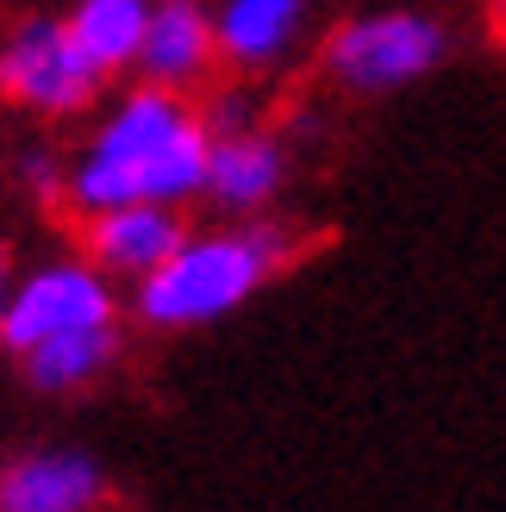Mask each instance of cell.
<instances>
[{"label":"cell","instance_id":"cell-2","mask_svg":"<svg viewBox=\"0 0 506 512\" xmlns=\"http://www.w3.org/2000/svg\"><path fill=\"white\" fill-rule=\"evenodd\" d=\"M300 256H307V238L282 213L188 225L182 244L163 256V269L125 288V319L150 338H194V331L238 319L250 300H263Z\"/></svg>","mask_w":506,"mask_h":512},{"label":"cell","instance_id":"cell-9","mask_svg":"<svg viewBox=\"0 0 506 512\" xmlns=\"http://www.w3.org/2000/svg\"><path fill=\"white\" fill-rule=\"evenodd\" d=\"M132 82H157L175 94H207L219 82V44H213L207 0H157L150 7V32H144Z\"/></svg>","mask_w":506,"mask_h":512},{"label":"cell","instance_id":"cell-1","mask_svg":"<svg viewBox=\"0 0 506 512\" xmlns=\"http://www.w3.org/2000/svg\"><path fill=\"white\" fill-rule=\"evenodd\" d=\"M213 132L200 94H175L157 82H113L107 100L82 119L69 144L63 213L94 219L113 207H200Z\"/></svg>","mask_w":506,"mask_h":512},{"label":"cell","instance_id":"cell-3","mask_svg":"<svg viewBox=\"0 0 506 512\" xmlns=\"http://www.w3.org/2000/svg\"><path fill=\"white\" fill-rule=\"evenodd\" d=\"M457 57V25L444 7L425 0H375V7H350L319 32L313 69L319 82L344 100H388Z\"/></svg>","mask_w":506,"mask_h":512},{"label":"cell","instance_id":"cell-4","mask_svg":"<svg viewBox=\"0 0 506 512\" xmlns=\"http://www.w3.org/2000/svg\"><path fill=\"white\" fill-rule=\"evenodd\" d=\"M107 88L113 82L75 50L63 7H19L0 19V113L25 119L32 132H57L82 125Z\"/></svg>","mask_w":506,"mask_h":512},{"label":"cell","instance_id":"cell-10","mask_svg":"<svg viewBox=\"0 0 506 512\" xmlns=\"http://www.w3.org/2000/svg\"><path fill=\"white\" fill-rule=\"evenodd\" d=\"M188 213L175 207H113L94 219H75V250L94 269H107L119 288H138L150 269H163V256L182 244Z\"/></svg>","mask_w":506,"mask_h":512},{"label":"cell","instance_id":"cell-11","mask_svg":"<svg viewBox=\"0 0 506 512\" xmlns=\"http://www.w3.org/2000/svg\"><path fill=\"white\" fill-rule=\"evenodd\" d=\"M119 363H125V331H94V338H69V344L19 356L13 375L38 400H82L94 388H107L119 375Z\"/></svg>","mask_w":506,"mask_h":512},{"label":"cell","instance_id":"cell-12","mask_svg":"<svg viewBox=\"0 0 506 512\" xmlns=\"http://www.w3.org/2000/svg\"><path fill=\"white\" fill-rule=\"evenodd\" d=\"M150 7L157 0H63V25H69L75 50L107 82H132L144 32H150Z\"/></svg>","mask_w":506,"mask_h":512},{"label":"cell","instance_id":"cell-13","mask_svg":"<svg viewBox=\"0 0 506 512\" xmlns=\"http://www.w3.org/2000/svg\"><path fill=\"white\" fill-rule=\"evenodd\" d=\"M7 182L19 200H32V207H63V188H69V150L50 144L44 132H32L25 144H13L7 157Z\"/></svg>","mask_w":506,"mask_h":512},{"label":"cell","instance_id":"cell-6","mask_svg":"<svg viewBox=\"0 0 506 512\" xmlns=\"http://www.w3.org/2000/svg\"><path fill=\"white\" fill-rule=\"evenodd\" d=\"M213 7V44L225 82L269 88L307 57L319 0H207Z\"/></svg>","mask_w":506,"mask_h":512},{"label":"cell","instance_id":"cell-15","mask_svg":"<svg viewBox=\"0 0 506 512\" xmlns=\"http://www.w3.org/2000/svg\"><path fill=\"white\" fill-rule=\"evenodd\" d=\"M482 13H488V25H494V38L506 44V0H482Z\"/></svg>","mask_w":506,"mask_h":512},{"label":"cell","instance_id":"cell-7","mask_svg":"<svg viewBox=\"0 0 506 512\" xmlns=\"http://www.w3.org/2000/svg\"><path fill=\"white\" fill-rule=\"evenodd\" d=\"M288 188H294V144L275 119L213 132L207 188H200L207 219H275Z\"/></svg>","mask_w":506,"mask_h":512},{"label":"cell","instance_id":"cell-8","mask_svg":"<svg viewBox=\"0 0 506 512\" xmlns=\"http://www.w3.org/2000/svg\"><path fill=\"white\" fill-rule=\"evenodd\" d=\"M119 481L75 438H38L0 456V512H107Z\"/></svg>","mask_w":506,"mask_h":512},{"label":"cell","instance_id":"cell-5","mask_svg":"<svg viewBox=\"0 0 506 512\" xmlns=\"http://www.w3.org/2000/svg\"><path fill=\"white\" fill-rule=\"evenodd\" d=\"M125 288L94 269L82 250H50L19 263L7 313H0V356L19 363L32 350L69 344V338H94V331H125Z\"/></svg>","mask_w":506,"mask_h":512},{"label":"cell","instance_id":"cell-14","mask_svg":"<svg viewBox=\"0 0 506 512\" xmlns=\"http://www.w3.org/2000/svg\"><path fill=\"white\" fill-rule=\"evenodd\" d=\"M13 275H19V244H13V232H7V225H0V313H7Z\"/></svg>","mask_w":506,"mask_h":512}]
</instances>
